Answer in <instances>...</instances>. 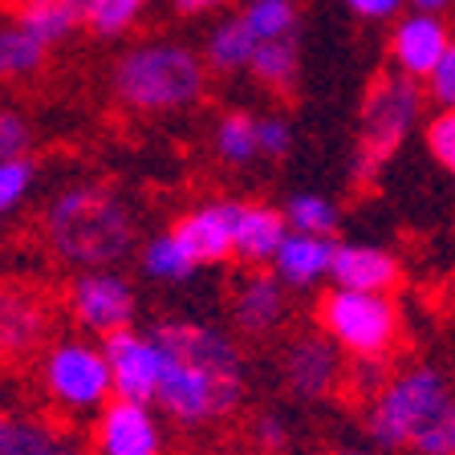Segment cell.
I'll use <instances>...</instances> for the list:
<instances>
[{"mask_svg": "<svg viewBox=\"0 0 455 455\" xmlns=\"http://www.w3.org/2000/svg\"><path fill=\"white\" fill-rule=\"evenodd\" d=\"M297 66H301L297 37H281V41H260L248 74L260 85H268V90H289L297 82Z\"/></svg>", "mask_w": 455, "mask_h": 455, "instance_id": "23", "label": "cell"}, {"mask_svg": "<svg viewBox=\"0 0 455 455\" xmlns=\"http://www.w3.org/2000/svg\"><path fill=\"white\" fill-rule=\"evenodd\" d=\"M256 123H260V118H252V114H244V110L224 114V118L216 123V134H212L220 159H224V163H248V159H256V155H260Z\"/></svg>", "mask_w": 455, "mask_h": 455, "instance_id": "24", "label": "cell"}, {"mask_svg": "<svg viewBox=\"0 0 455 455\" xmlns=\"http://www.w3.org/2000/svg\"><path fill=\"white\" fill-rule=\"evenodd\" d=\"M415 4V12H439V9H447L451 0H411Z\"/></svg>", "mask_w": 455, "mask_h": 455, "instance_id": "38", "label": "cell"}, {"mask_svg": "<svg viewBox=\"0 0 455 455\" xmlns=\"http://www.w3.org/2000/svg\"><path fill=\"white\" fill-rule=\"evenodd\" d=\"M4 455H82V447L45 423H12V439Z\"/></svg>", "mask_w": 455, "mask_h": 455, "instance_id": "27", "label": "cell"}, {"mask_svg": "<svg viewBox=\"0 0 455 455\" xmlns=\"http://www.w3.org/2000/svg\"><path fill=\"white\" fill-rule=\"evenodd\" d=\"M333 252H338V244H333L330 236L289 232L281 252H276V260H273V268L289 289H305V284L322 281V276L333 273Z\"/></svg>", "mask_w": 455, "mask_h": 455, "instance_id": "18", "label": "cell"}, {"mask_svg": "<svg viewBox=\"0 0 455 455\" xmlns=\"http://www.w3.org/2000/svg\"><path fill=\"white\" fill-rule=\"evenodd\" d=\"M427 147L455 175V110H439L431 123H427Z\"/></svg>", "mask_w": 455, "mask_h": 455, "instance_id": "32", "label": "cell"}, {"mask_svg": "<svg viewBox=\"0 0 455 455\" xmlns=\"http://www.w3.org/2000/svg\"><path fill=\"white\" fill-rule=\"evenodd\" d=\"M411 451L415 455H455V398H451V407L415 439Z\"/></svg>", "mask_w": 455, "mask_h": 455, "instance_id": "31", "label": "cell"}, {"mask_svg": "<svg viewBox=\"0 0 455 455\" xmlns=\"http://www.w3.org/2000/svg\"><path fill=\"white\" fill-rule=\"evenodd\" d=\"M289 313V297H284V281L276 273H252L240 281L232 293V322L248 338H265Z\"/></svg>", "mask_w": 455, "mask_h": 455, "instance_id": "15", "label": "cell"}, {"mask_svg": "<svg viewBox=\"0 0 455 455\" xmlns=\"http://www.w3.org/2000/svg\"><path fill=\"white\" fill-rule=\"evenodd\" d=\"M114 98L142 114L188 110L208 90V61L175 41H147L114 66Z\"/></svg>", "mask_w": 455, "mask_h": 455, "instance_id": "3", "label": "cell"}, {"mask_svg": "<svg viewBox=\"0 0 455 455\" xmlns=\"http://www.w3.org/2000/svg\"><path fill=\"white\" fill-rule=\"evenodd\" d=\"M403 4H407V0H346V9L366 20H390V17H398Z\"/></svg>", "mask_w": 455, "mask_h": 455, "instance_id": "36", "label": "cell"}, {"mask_svg": "<svg viewBox=\"0 0 455 455\" xmlns=\"http://www.w3.org/2000/svg\"><path fill=\"white\" fill-rule=\"evenodd\" d=\"M45 395L69 415H94L114 398V374L106 350L94 341H57L49 346L45 366Z\"/></svg>", "mask_w": 455, "mask_h": 455, "instance_id": "7", "label": "cell"}, {"mask_svg": "<svg viewBox=\"0 0 455 455\" xmlns=\"http://www.w3.org/2000/svg\"><path fill=\"white\" fill-rule=\"evenodd\" d=\"M427 85H431V98L439 102V110H455V41L447 49V57L435 66V74L427 77Z\"/></svg>", "mask_w": 455, "mask_h": 455, "instance_id": "35", "label": "cell"}, {"mask_svg": "<svg viewBox=\"0 0 455 455\" xmlns=\"http://www.w3.org/2000/svg\"><path fill=\"white\" fill-rule=\"evenodd\" d=\"M106 362L114 374V398H131V403H155L163 382V350L155 333L123 330L102 341Z\"/></svg>", "mask_w": 455, "mask_h": 455, "instance_id": "9", "label": "cell"}, {"mask_svg": "<svg viewBox=\"0 0 455 455\" xmlns=\"http://www.w3.org/2000/svg\"><path fill=\"white\" fill-rule=\"evenodd\" d=\"M281 374L284 387L305 403L330 398L341 382V350L325 333H301L284 346L281 354Z\"/></svg>", "mask_w": 455, "mask_h": 455, "instance_id": "11", "label": "cell"}, {"mask_svg": "<svg viewBox=\"0 0 455 455\" xmlns=\"http://www.w3.org/2000/svg\"><path fill=\"white\" fill-rule=\"evenodd\" d=\"M419 82L407 74H382L370 85L366 106H362V142H358V171L374 175L398 142L407 139L419 123Z\"/></svg>", "mask_w": 455, "mask_h": 455, "instance_id": "6", "label": "cell"}, {"mask_svg": "<svg viewBox=\"0 0 455 455\" xmlns=\"http://www.w3.org/2000/svg\"><path fill=\"white\" fill-rule=\"evenodd\" d=\"M85 4L90 0H20L17 20L45 45L66 41L77 25H85Z\"/></svg>", "mask_w": 455, "mask_h": 455, "instance_id": "19", "label": "cell"}, {"mask_svg": "<svg viewBox=\"0 0 455 455\" xmlns=\"http://www.w3.org/2000/svg\"><path fill=\"white\" fill-rule=\"evenodd\" d=\"M236 208L240 204L232 199H216V204H199L171 224V232L196 256L199 268L224 265L228 256H236Z\"/></svg>", "mask_w": 455, "mask_h": 455, "instance_id": "12", "label": "cell"}, {"mask_svg": "<svg viewBox=\"0 0 455 455\" xmlns=\"http://www.w3.org/2000/svg\"><path fill=\"white\" fill-rule=\"evenodd\" d=\"M317 325L322 333L350 354L354 362H379L395 350L398 341V309L390 293H350L333 289L317 305Z\"/></svg>", "mask_w": 455, "mask_h": 455, "instance_id": "5", "label": "cell"}, {"mask_svg": "<svg viewBox=\"0 0 455 455\" xmlns=\"http://www.w3.org/2000/svg\"><path fill=\"white\" fill-rule=\"evenodd\" d=\"M330 455H362V451H330Z\"/></svg>", "mask_w": 455, "mask_h": 455, "instance_id": "40", "label": "cell"}, {"mask_svg": "<svg viewBox=\"0 0 455 455\" xmlns=\"http://www.w3.org/2000/svg\"><path fill=\"white\" fill-rule=\"evenodd\" d=\"M447 49H451V33H447V25L435 12H411L390 33V57H395L398 74L415 77V82L435 74Z\"/></svg>", "mask_w": 455, "mask_h": 455, "instance_id": "14", "label": "cell"}, {"mask_svg": "<svg viewBox=\"0 0 455 455\" xmlns=\"http://www.w3.org/2000/svg\"><path fill=\"white\" fill-rule=\"evenodd\" d=\"M224 0H175L180 12H208V9H220Z\"/></svg>", "mask_w": 455, "mask_h": 455, "instance_id": "37", "label": "cell"}, {"mask_svg": "<svg viewBox=\"0 0 455 455\" xmlns=\"http://www.w3.org/2000/svg\"><path fill=\"white\" fill-rule=\"evenodd\" d=\"M260 49L256 33L244 25V17L220 20L208 37V66L220 74H236V69H252V57Z\"/></svg>", "mask_w": 455, "mask_h": 455, "instance_id": "20", "label": "cell"}, {"mask_svg": "<svg viewBox=\"0 0 455 455\" xmlns=\"http://www.w3.org/2000/svg\"><path fill=\"white\" fill-rule=\"evenodd\" d=\"M151 333L163 350V382L155 403L171 423L183 431H204L236 415L244 403V358L232 333L191 317L155 322Z\"/></svg>", "mask_w": 455, "mask_h": 455, "instance_id": "1", "label": "cell"}, {"mask_svg": "<svg viewBox=\"0 0 455 455\" xmlns=\"http://www.w3.org/2000/svg\"><path fill=\"white\" fill-rule=\"evenodd\" d=\"M284 220H289V232H305V236H333L338 232V208L317 191H301L289 199Z\"/></svg>", "mask_w": 455, "mask_h": 455, "instance_id": "25", "label": "cell"}, {"mask_svg": "<svg viewBox=\"0 0 455 455\" xmlns=\"http://www.w3.org/2000/svg\"><path fill=\"white\" fill-rule=\"evenodd\" d=\"M252 443L256 451H265V455H281L284 447H289V423H281V415H260L252 423Z\"/></svg>", "mask_w": 455, "mask_h": 455, "instance_id": "34", "label": "cell"}, {"mask_svg": "<svg viewBox=\"0 0 455 455\" xmlns=\"http://www.w3.org/2000/svg\"><path fill=\"white\" fill-rule=\"evenodd\" d=\"M45 41H37L20 20L0 25V82H20V77L37 74L45 61Z\"/></svg>", "mask_w": 455, "mask_h": 455, "instance_id": "21", "label": "cell"}, {"mask_svg": "<svg viewBox=\"0 0 455 455\" xmlns=\"http://www.w3.org/2000/svg\"><path fill=\"white\" fill-rule=\"evenodd\" d=\"M49 333V309L25 284H0V358L25 362Z\"/></svg>", "mask_w": 455, "mask_h": 455, "instance_id": "13", "label": "cell"}, {"mask_svg": "<svg viewBox=\"0 0 455 455\" xmlns=\"http://www.w3.org/2000/svg\"><path fill=\"white\" fill-rule=\"evenodd\" d=\"M45 240L77 268H110L134 248V212L102 183L66 188L45 212Z\"/></svg>", "mask_w": 455, "mask_h": 455, "instance_id": "2", "label": "cell"}, {"mask_svg": "<svg viewBox=\"0 0 455 455\" xmlns=\"http://www.w3.org/2000/svg\"><path fill=\"white\" fill-rule=\"evenodd\" d=\"M330 276H333V289L390 293L398 284V260H395V252H387L379 244H338Z\"/></svg>", "mask_w": 455, "mask_h": 455, "instance_id": "16", "label": "cell"}, {"mask_svg": "<svg viewBox=\"0 0 455 455\" xmlns=\"http://www.w3.org/2000/svg\"><path fill=\"white\" fill-rule=\"evenodd\" d=\"M139 265H142V273L151 276V281H188V276L199 268L196 256L180 244L175 232H159V236L147 240V244H142Z\"/></svg>", "mask_w": 455, "mask_h": 455, "instance_id": "22", "label": "cell"}, {"mask_svg": "<svg viewBox=\"0 0 455 455\" xmlns=\"http://www.w3.org/2000/svg\"><path fill=\"white\" fill-rule=\"evenodd\" d=\"M33 180H37V163L33 159L0 163V216H9L12 208L25 204V196L33 191Z\"/></svg>", "mask_w": 455, "mask_h": 455, "instance_id": "29", "label": "cell"}, {"mask_svg": "<svg viewBox=\"0 0 455 455\" xmlns=\"http://www.w3.org/2000/svg\"><path fill=\"white\" fill-rule=\"evenodd\" d=\"M451 387L435 366H411L374 390L366 411V435L382 451H411L415 439L451 407Z\"/></svg>", "mask_w": 455, "mask_h": 455, "instance_id": "4", "label": "cell"}, {"mask_svg": "<svg viewBox=\"0 0 455 455\" xmlns=\"http://www.w3.org/2000/svg\"><path fill=\"white\" fill-rule=\"evenodd\" d=\"M256 139H260V155L265 159H284L293 151V126L284 118H260L256 123Z\"/></svg>", "mask_w": 455, "mask_h": 455, "instance_id": "33", "label": "cell"}, {"mask_svg": "<svg viewBox=\"0 0 455 455\" xmlns=\"http://www.w3.org/2000/svg\"><path fill=\"white\" fill-rule=\"evenodd\" d=\"M9 439H12V423L4 415H0V455H4V447H9Z\"/></svg>", "mask_w": 455, "mask_h": 455, "instance_id": "39", "label": "cell"}, {"mask_svg": "<svg viewBox=\"0 0 455 455\" xmlns=\"http://www.w3.org/2000/svg\"><path fill=\"white\" fill-rule=\"evenodd\" d=\"M289 236V220L284 212L268 204H240L236 208V256L248 265H273Z\"/></svg>", "mask_w": 455, "mask_h": 455, "instance_id": "17", "label": "cell"}, {"mask_svg": "<svg viewBox=\"0 0 455 455\" xmlns=\"http://www.w3.org/2000/svg\"><path fill=\"white\" fill-rule=\"evenodd\" d=\"M98 455H163V423L151 403L110 398L94 423Z\"/></svg>", "mask_w": 455, "mask_h": 455, "instance_id": "10", "label": "cell"}, {"mask_svg": "<svg viewBox=\"0 0 455 455\" xmlns=\"http://www.w3.org/2000/svg\"><path fill=\"white\" fill-rule=\"evenodd\" d=\"M147 0H90L85 4V25L94 28L98 37H118L139 20Z\"/></svg>", "mask_w": 455, "mask_h": 455, "instance_id": "28", "label": "cell"}, {"mask_svg": "<svg viewBox=\"0 0 455 455\" xmlns=\"http://www.w3.org/2000/svg\"><path fill=\"white\" fill-rule=\"evenodd\" d=\"M28 147H33V126L17 110H0V163L28 159Z\"/></svg>", "mask_w": 455, "mask_h": 455, "instance_id": "30", "label": "cell"}, {"mask_svg": "<svg viewBox=\"0 0 455 455\" xmlns=\"http://www.w3.org/2000/svg\"><path fill=\"white\" fill-rule=\"evenodd\" d=\"M240 17L256 33V41H281V37H293L297 4L293 0H248V9Z\"/></svg>", "mask_w": 455, "mask_h": 455, "instance_id": "26", "label": "cell"}, {"mask_svg": "<svg viewBox=\"0 0 455 455\" xmlns=\"http://www.w3.org/2000/svg\"><path fill=\"white\" fill-rule=\"evenodd\" d=\"M69 309L85 333L106 341L110 333L134 330L139 297H134V284L114 268H90L69 284Z\"/></svg>", "mask_w": 455, "mask_h": 455, "instance_id": "8", "label": "cell"}]
</instances>
